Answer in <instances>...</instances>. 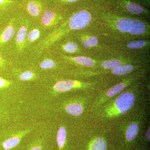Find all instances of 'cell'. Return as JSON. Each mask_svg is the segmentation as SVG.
<instances>
[{
  "instance_id": "obj_1",
  "label": "cell",
  "mask_w": 150,
  "mask_h": 150,
  "mask_svg": "<svg viewBox=\"0 0 150 150\" xmlns=\"http://www.w3.org/2000/svg\"><path fill=\"white\" fill-rule=\"evenodd\" d=\"M91 16L87 11H81L71 17L69 25L71 30H79L86 27L90 23Z\"/></svg>"
},
{
  "instance_id": "obj_2",
  "label": "cell",
  "mask_w": 150,
  "mask_h": 150,
  "mask_svg": "<svg viewBox=\"0 0 150 150\" xmlns=\"http://www.w3.org/2000/svg\"><path fill=\"white\" fill-rule=\"evenodd\" d=\"M135 98L131 93L125 92L121 94L115 100V103L116 108L120 112L125 114L134 105Z\"/></svg>"
},
{
  "instance_id": "obj_3",
  "label": "cell",
  "mask_w": 150,
  "mask_h": 150,
  "mask_svg": "<svg viewBox=\"0 0 150 150\" xmlns=\"http://www.w3.org/2000/svg\"><path fill=\"white\" fill-rule=\"evenodd\" d=\"M15 29L12 23L8 25L0 34V47L4 46L13 37L15 34Z\"/></svg>"
},
{
  "instance_id": "obj_4",
  "label": "cell",
  "mask_w": 150,
  "mask_h": 150,
  "mask_svg": "<svg viewBox=\"0 0 150 150\" xmlns=\"http://www.w3.org/2000/svg\"><path fill=\"white\" fill-rule=\"evenodd\" d=\"M76 82L73 81H60L56 83L54 86L55 91L66 92L71 90L76 86Z\"/></svg>"
},
{
  "instance_id": "obj_5",
  "label": "cell",
  "mask_w": 150,
  "mask_h": 150,
  "mask_svg": "<svg viewBox=\"0 0 150 150\" xmlns=\"http://www.w3.org/2000/svg\"><path fill=\"white\" fill-rule=\"evenodd\" d=\"M134 20L129 18H123L118 20L116 22L117 28L121 32H128L131 29Z\"/></svg>"
},
{
  "instance_id": "obj_6",
  "label": "cell",
  "mask_w": 150,
  "mask_h": 150,
  "mask_svg": "<svg viewBox=\"0 0 150 150\" xmlns=\"http://www.w3.org/2000/svg\"><path fill=\"white\" fill-rule=\"evenodd\" d=\"M41 5L37 1H30L26 5L27 11L32 16H38L41 11Z\"/></svg>"
},
{
  "instance_id": "obj_7",
  "label": "cell",
  "mask_w": 150,
  "mask_h": 150,
  "mask_svg": "<svg viewBox=\"0 0 150 150\" xmlns=\"http://www.w3.org/2000/svg\"><path fill=\"white\" fill-rule=\"evenodd\" d=\"M56 15L53 11L47 10L43 12L41 17V22L44 26L48 27L53 24Z\"/></svg>"
},
{
  "instance_id": "obj_8",
  "label": "cell",
  "mask_w": 150,
  "mask_h": 150,
  "mask_svg": "<svg viewBox=\"0 0 150 150\" xmlns=\"http://www.w3.org/2000/svg\"><path fill=\"white\" fill-rule=\"evenodd\" d=\"M145 30L146 26L143 22L139 21L134 20L132 27L129 32L133 35H140L144 33Z\"/></svg>"
},
{
  "instance_id": "obj_9",
  "label": "cell",
  "mask_w": 150,
  "mask_h": 150,
  "mask_svg": "<svg viewBox=\"0 0 150 150\" xmlns=\"http://www.w3.org/2000/svg\"><path fill=\"white\" fill-rule=\"evenodd\" d=\"M65 110L70 115L79 116L82 113L83 108L82 105L79 103H71L66 106Z\"/></svg>"
},
{
  "instance_id": "obj_10",
  "label": "cell",
  "mask_w": 150,
  "mask_h": 150,
  "mask_svg": "<svg viewBox=\"0 0 150 150\" xmlns=\"http://www.w3.org/2000/svg\"><path fill=\"white\" fill-rule=\"evenodd\" d=\"M27 28L22 26L19 30L16 37V41L17 46L22 48L24 45L25 40L27 33Z\"/></svg>"
},
{
  "instance_id": "obj_11",
  "label": "cell",
  "mask_w": 150,
  "mask_h": 150,
  "mask_svg": "<svg viewBox=\"0 0 150 150\" xmlns=\"http://www.w3.org/2000/svg\"><path fill=\"white\" fill-rule=\"evenodd\" d=\"M139 131V127L136 123H131L128 127L126 133V137L129 141L134 140L137 137Z\"/></svg>"
},
{
  "instance_id": "obj_12",
  "label": "cell",
  "mask_w": 150,
  "mask_h": 150,
  "mask_svg": "<svg viewBox=\"0 0 150 150\" xmlns=\"http://www.w3.org/2000/svg\"><path fill=\"white\" fill-rule=\"evenodd\" d=\"M20 142L18 137H14L5 140L2 144L3 147L6 150H8L16 146Z\"/></svg>"
},
{
  "instance_id": "obj_13",
  "label": "cell",
  "mask_w": 150,
  "mask_h": 150,
  "mask_svg": "<svg viewBox=\"0 0 150 150\" xmlns=\"http://www.w3.org/2000/svg\"><path fill=\"white\" fill-rule=\"evenodd\" d=\"M134 67L132 65H126L117 67L116 69L112 70V72L113 74L117 76L125 75L132 71Z\"/></svg>"
},
{
  "instance_id": "obj_14",
  "label": "cell",
  "mask_w": 150,
  "mask_h": 150,
  "mask_svg": "<svg viewBox=\"0 0 150 150\" xmlns=\"http://www.w3.org/2000/svg\"><path fill=\"white\" fill-rule=\"evenodd\" d=\"M76 63L79 64L86 67H92L94 65V62L92 59L84 56H78L75 58H71Z\"/></svg>"
},
{
  "instance_id": "obj_15",
  "label": "cell",
  "mask_w": 150,
  "mask_h": 150,
  "mask_svg": "<svg viewBox=\"0 0 150 150\" xmlns=\"http://www.w3.org/2000/svg\"><path fill=\"white\" fill-rule=\"evenodd\" d=\"M67 132L64 127H61L57 134V141L58 146L60 148L63 147L66 141Z\"/></svg>"
},
{
  "instance_id": "obj_16",
  "label": "cell",
  "mask_w": 150,
  "mask_h": 150,
  "mask_svg": "<svg viewBox=\"0 0 150 150\" xmlns=\"http://www.w3.org/2000/svg\"><path fill=\"white\" fill-rule=\"evenodd\" d=\"M107 144L102 138L96 139L92 145L91 150H106Z\"/></svg>"
},
{
  "instance_id": "obj_17",
  "label": "cell",
  "mask_w": 150,
  "mask_h": 150,
  "mask_svg": "<svg viewBox=\"0 0 150 150\" xmlns=\"http://www.w3.org/2000/svg\"><path fill=\"white\" fill-rule=\"evenodd\" d=\"M126 9L129 12L136 14L142 13L144 11L143 8L137 4L133 3H128L126 6Z\"/></svg>"
},
{
  "instance_id": "obj_18",
  "label": "cell",
  "mask_w": 150,
  "mask_h": 150,
  "mask_svg": "<svg viewBox=\"0 0 150 150\" xmlns=\"http://www.w3.org/2000/svg\"><path fill=\"white\" fill-rule=\"evenodd\" d=\"M121 62L117 60H111L106 61L103 63L102 66L103 68L109 69H114L117 67H121Z\"/></svg>"
},
{
  "instance_id": "obj_19",
  "label": "cell",
  "mask_w": 150,
  "mask_h": 150,
  "mask_svg": "<svg viewBox=\"0 0 150 150\" xmlns=\"http://www.w3.org/2000/svg\"><path fill=\"white\" fill-rule=\"evenodd\" d=\"M126 87V85L124 83H120L117 85L110 89L108 91L107 95L108 97H112L116 95L117 94L121 92L122 90H123Z\"/></svg>"
},
{
  "instance_id": "obj_20",
  "label": "cell",
  "mask_w": 150,
  "mask_h": 150,
  "mask_svg": "<svg viewBox=\"0 0 150 150\" xmlns=\"http://www.w3.org/2000/svg\"><path fill=\"white\" fill-rule=\"evenodd\" d=\"M40 35V32L39 30L33 29L30 31L27 34V39L28 41L30 42H33L37 40Z\"/></svg>"
},
{
  "instance_id": "obj_21",
  "label": "cell",
  "mask_w": 150,
  "mask_h": 150,
  "mask_svg": "<svg viewBox=\"0 0 150 150\" xmlns=\"http://www.w3.org/2000/svg\"><path fill=\"white\" fill-rule=\"evenodd\" d=\"M146 41L144 40H136L128 43L127 45L128 48L131 49H137L142 48L146 44Z\"/></svg>"
},
{
  "instance_id": "obj_22",
  "label": "cell",
  "mask_w": 150,
  "mask_h": 150,
  "mask_svg": "<svg viewBox=\"0 0 150 150\" xmlns=\"http://www.w3.org/2000/svg\"><path fill=\"white\" fill-rule=\"evenodd\" d=\"M55 62L50 59H45L41 62L40 64V68L42 69H49L55 67Z\"/></svg>"
},
{
  "instance_id": "obj_23",
  "label": "cell",
  "mask_w": 150,
  "mask_h": 150,
  "mask_svg": "<svg viewBox=\"0 0 150 150\" xmlns=\"http://www.w3.org/2000/svg\"><path fill=\"white\" fill-rule=\"evenodd\" d=\"M77 48V45L74 42L67 43L64 46V50L68 53H74L76 51Z\"/></svg>"
},
{
  "instance_id": "obj_24",
  "label": "cell",
  "mask_w": 150,
  "mask_h": 150,
  "mask_svg": "<svg viewBox=\"0 0 150 150\" xmlns=\"http://www.w3.org/2000/svg\"><path fill=\"white\" fill-rule=\"evenodd\" d=\"M35 76V74L31 71H26L20 75L19 79L21 81H26L32 79Z\"/></svg>"
},
{
  "instance_id": "obj_25",
  "label": "cell",
  "mask_w": 150,
  "mask_h": 150,
  "mask_svg": "<svg viewBox=\"0 0 150 150\" xmlns=\"http://www.w3.org/2000/svg\"><path fill=\"white\" fill-rule=\"evenodd\" d=\"M11 82L9 81L0 77V88H4L11 85Z\"/></svg>"
},
{
  "instance_id": "obj_26",
  "label": "cell",
  "mask_w": 150,
  "mask_h": 150,
  "mask_svg": "<svg viewBox=\"0 0 150 150\" xmlns=\"http://www.w3.org/2000/svg\"><path fill=\"white\" fill-rule=\"evenodd\" d=\"M88 40L91 46H95L97 44L98 39L96 37H95V36H90L89 37Z\"/></svg>"
},
{
  "instance_id": "obj_27",
  "label": "cell",
  "mask_w": 150,
  "mask_h": 150,
  "mask_svg": "<svg viewBox=\"0 0 150 150\" xmlns=\"http://www.w3.org/2000/svg\"><path fill=\"white\" fill-rule=\"evenodd\" d=\"M11 0H0V7L5 6L13 3Z\"/></svg>"
},
{
  "instance_id": "obj_28",
  "label": "cell",
  "mask_w": 150,
  "mask_h": 150,
  "mask_svg": "<svg viewBox=\"0 0 150 150\" xmlns=\"http://www.w3.org/2000/svg\"><path fill=\"white\" fill-rule=\"evenodd\" d=\"M82 43L83 46L86 47V48H90V47H91L89 43L88 40H83V41Z\"/></svg>"
},
{
  "instance_id": "obj_29",
  "label": "cell",
  "mask_w": 150,
  "mask_h": 150,
  "mask_svg": "<svg viewBox=\"0 0 150 150\" xmlns=\"http://www.w3.org/2000/svg\"><path fill=\"white\" fill-rule=\"evenodd\" d=\"M150 128H149V130H148L146 134V139H147V140H148V141H150Z\"/></svg>"
},
{
  "instance_id": "obj_30",
  "label": "cell",
  "mask_w": 150,
  "mask_h": 150,
  "mask_svg": "<svg viewBox=\"0 0 150 150\" xmlns=\"http://www.w3.org/2000/svg\"><path fill=\"white\" fill-rule=\"evenodd\" d=\"M4 59L0 55V67L3 66L4 64Z\"/></svg>"
},
{
  "instance_id": "obj_31",
  "label": "cell",
  "mask_w": 150,
  "mask_h": 150,
  "mask_svg": "<svg viewBox=\"0 0 150 150\" xmlns=\"http://www.w3.org/2000/svg\"><path fill=\"white\" fill-rule=\"evenodd\" d=\"M30 150H42V149H41V147L40 146H36L32 148Z\"/></svg>"
},
{
  "instance_id": "obj_32",
  "label": "cell",
  "mask_w": 150,
  "mask_h": 150,
  "mask_svg": "<svg viewBox=\"0 0 150 150\" xmlns=\"http://www.w3.org/2000/svg\"><path fill=\"white\" fill-rule=\"evenodd\" d=\"M66 1L69 2H74L76 1H79V0H66Z\"/></svg>"
}]
</instances>
